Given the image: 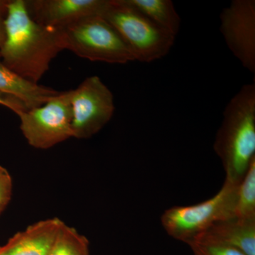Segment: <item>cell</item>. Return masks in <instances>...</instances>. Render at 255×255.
<instances>
[{
	"instance_id": "1",
	"label": "cell",
	"mask_w": 255,
	"mask_h": 255,
	"mask_svg": "<svg viewBox=\"0 0 255 255\" xmlns=\"http://www.w3.org/2000/svg\"><path fill=\"white\" fill-rule=\"evenodd\" d=\"M4 25L1 60L20 76L38 84L52 60L64 50L61 32L36 22L28 13L26 0L8 1Z\"/></svg>"
},
{
	"instance_id": "2",
	"label": "cell",
	"mask_w": 255,
	"mask_h": 255,
	"mask_svg": "<svg viewBox=\"0 0 255 255\" xmlns=\"http://www.w3.org/2000/svg\"><path fill=\"white\" fill-rule=\"evenodd\" d=\"M226 182L238 185L255 159V81L240 89L225 107L214 143Z\"/></svg>"
},
{
	"instance_id": "3",
	"label": "cell",
	"mask_w": 255,
	"mask_h": 255,
	"mask_svg": "<svg viewBox=\"0 0 255 255\" xmlns=\"http://www.w3.org/2000/svg\"><path fill=\"white\" fill-rule=\"evenodd\" d=\"M102 16L122 37L135 60L151 63L168 54L176 37L159 27L124 0H109Z\"/></svg>"
},
{
	"instance_id": "4",
	"label": "cell",
	"mask_w": 255,
	"mask_h": 255,
	"mask_svg": "<svg viewBox=\"0 0 255 255\" xmlns=\"http://www.w3.org/2000/svg\"><path fill=\"white\" fill-rule=\"evenodd\" d=\"M238 186L225 181L219 192L208 200L166 210L161 217L164 229L189 246L216 223L233 218Z\"/></svg>"
},
{
	"instance_id": "5",
	"label": "cell",
	"mask_w": 255,
	"mask_h": 255,
	"mask_svg": "<svg viewBox=\"0 0 255 255\" xmlns=\"http://www.w3.org/2000/svg\"><path fill=\"white\" fill-rule=\"evenodd\" d=\"M60 32L64 50L80 58L111 64L135 61L118 32L103 16L84 18Z\"/></svg>"
},
{
	"instance_id": "6",
	"label": "cell",
	"mask_w": 255,
	"mask_h": 255,
	"mask_svg": "<svg viewBox=\"0 0 255 255\" xmlns=\"http://www.w3.org/2000/svg\"><path fill=\"white\" fill-rule=\"evenodd\" d=\"M17 116L23 136L34 148L46 150L73 137L70 90L60 92L44 105Z\"/></svg>"
},
{
	"instance_id": "7",
	"label": "cell",
	"mask_w": 255,
	"mask_h": 255,
	"mask_svg": "<svg viewBox=\"0 0 255 255\" xmlns=\"http://www.w3.org/2000/svg\"><path fill=\"white\" fill-rule=\"evenodd\" d=\"M73 137L90 138L110 122L114 112V95L100 77L87 78L70 90Z\"/></svg>"
},
{
	"instance_id": "8",
	"label": "cell",
	"mask_w": 255,
	"mask_h": 255,
	"mask_svg": "<svg viewBox=\"0 0 255 255\" xmlns=\"http://www.w3.org/2000/svg\"><path fill=\"white\" fill-rule=\"evenodd\" d=\"M226 45L241 65L255 73V1L233 0L220 15Z\"/></svg>"
},
{
	"instance_id": "9",
	"label": "cell",
	"mask_w": 255,
	"mask_h": 255,
	"mask_svg": "<svg viewBox=\"0 0 255 255\" xmlns=\"http://www.w3.org/2000/svg\"><path fill=\"white\" fill-rule=\"evenodd\" d=\"M109 0H31L26 1L31 17L45 27L61 30L84 18L102 16Z\"/></svg>"
},
{
	"instance_id": "10",
	"label": "cell",
	"mask_w": 255,
	"mask_h": 255,
	"mask_svg": "<svg viewBox=\"0 0 255 255\" xmlns=\"http://www.w3.org/2000/svg\"><path fill=\"white\" fill-rule=\"evenodd\" d=\"M63 223L54 218L31 225L0 247V255H49Z\"/></svg>"
},
{
	"instance_id": "11",
	"label": "cell",
	"mask_w": 255,
	"mask_h": 255,
	"mask_svg": "<svg viewBox=\"0 0 255 255\" xmlns=\"http://www.w3.org/2000/svg\"><path fill=\"white\" fill-rule=\"evenodd\" d=\"M60 92L20 76L4 65L0 56V94L14 97L23 104L26 110H31L46 104Z\"/></svg>"
},
{
	"instance_id": "12",
	"label": "cell",
	"mask_w": 255,
	"mask_h": 255,
	"mask_svg": "<svg viewBox=\"0 0 255 255\" xmlns=\"http://www.w3.org/2000/svg\"><path fill=\"white\" fill-rule=\"evenodd\" d=\"M201 236L236 248L246 255H255V220L232 218L219 221Z\"/></svg>"
},
{
	"instance_id": "13",
	"label": "cell",
	"mask_w": 255,
	"mask_h": 255,
	"mask_svg": "<svg viewBox=\"0 0 255 255\" xmlns=\"http://www.w3.org/2000/svg\"><path fill=\"white\" fill-rule=\"evenodd\" d=\"M124 1L173 36L176 37L179 33L181 18L171 0H124Z\"/></svg>"
},
{
	"instance_id": "14",
	"label": "cell",
	"mask_w": 255,
	"mask_h": 255,
	"mask_svg": "<svg viewBox=\"0 0 255 255\" xmlns=\"http://www.w3.org/2000/svg\"><path fill=\"white\" fill-rule=\"evenodd\" d=\"M233 218L255 220V159L238 184Z\"/></svg>"
},
{
	"instance_id": "15",
	"label": "cell",
	"mask_w": 255,
	"mask_h": 255,
	"mask_svg": "<svg viewBox=\"0 0 255 255\" xmlns=\"http://www.w3.org/2000/svg\"><path fill=\"white\" fill-rule=\"evenodd\" d=\"M49 255H89L88 240L64 223Z\"/></svg>"
},
{
	"instance_id": "16",
	"label": "cell",
	"mask_w": 255,
	"mask_h": 255,
	"mask_svg": "<svg viewBox=\"0 0 255 255\" xmlns=\"http://www.w3.org/2000/svg\"><path fill=\"white\" fill-rule=\"evenodd\" d=\"M194 255H246L243 252L209 238L201 237L189 245Z\"/></svg>"
},
{
	"instance_id": "17",
	"label": "cell",
	"mask_w": 255,
	"mask_h": 255,
	"mask_svg": "<svg viewBox=\"0 0 255 255\" xmlns=\"http://www.w3.org/2000/svg\"><path fill=\"white\" fill-rule=\"evenodd\" d=\"M12 179L9 172L0 166V206H7L12 195Z\"/></svg>"
},
{
	"instance_id": "18",
	"label": "cell",
	"mask_w": 255,
	"mask_h": 255,
	"mask_svg": "<svg viewBox=\"0 0 255 255\" xmlns=\"http://www.w3.org/2000/svg\"><path fill=\"white\" fill-rule=\"evenodd\" d=\"M0 105L4 106L17 115L23 111L27 110L22 103L10 96L0 94Z\"/></svg>"
},
{
	"instance_id": "19",
	"label": "cell",
	"mask_w": 255,
	"mask_h": 255,
	"mask_svg": "<svg viewBox=\"0 0 255 255\" xmlns=\"http://www.w3.org/2000/svg\"><path fill=\"white\" fill-rule=\"evenodd\" d=\"M4 14H6V11H0V48L4 45L6 38Z\"/></svg>"
},
{
	"instance_id": "20",
	"label": "cell",
	"mask_w": 255,
	"mask_h": 255,
	"mask_svg": "<svg viewBox=\"0 0 255 255\" xmlns=\"http://www.w3.org/2000/svg\"><path fill=\"white\" fill-rule=\"evenodd\" d=\"M8 1L6 0H0V11H6Z\"/></svg>"
},
{
	"instance_id": "21",
	"label": "cell",
	"mask_w": 255,
	"mask_h": 255,
	"mask_svg": "<svg viewBox=\"0 0 255 255\" xmlns=\"http://www.w3.org/2000/svg\"><path fill=\"white\" fill-rule=\"evenodd\" d=\"M6 206H0V214H1V213L3 212V211L5 209V208H6Z\"/></svg>"
}]
</instances>
